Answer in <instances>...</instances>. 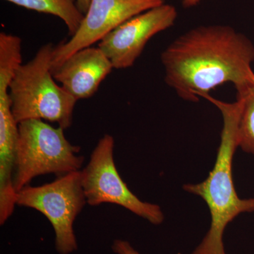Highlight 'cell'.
I'll use <instances>...</instances> for the list:
<instances>
[{
	"label": "cell",
	"instance_id": "obj_14",
	"mask_svg": "<svg viewBox=\"0 0 254 254\" xmlns=\"http://www.w3.org/2000/svg\"><path fill=\"white\" fill-rule=\"evenodd\" d=\"M204 0H182V5L185 8L194 7Z\"/></svg>",
	"mask_w": 254,
	"mask_h": 254
},
{
	"label": "cell",
	"instance_id": "obj_7",
	"mask_svg": "<svg viewBox=\"0 0 254 254\" xmlns=\"http://www.w3.org/2000/svg\"><path fill=\"white\" fill-rule=\"evenodd\" d=\"M163 4L165 0H91L77 31L69 41L55 47L52 70L78 50L99 43L127 20Z\"/></svg>",
	"mask_w": 254,
	"mask_h": 254
},
{
	"label": "cell",
	"instance_id": "obj_9",
	"mask_svg": "<svg viewBox=\"0 0 254 254\" xmlns=\"http://www.w3.org/2000/svg\"><path fill=\"white\" fill-rule=\"evenodd\" d=\"M113 68L102 50L91 46L78 50L53 73L55 81L79 100L93 96Z\"/></svg>",
	"mask_w": 254,
	"mask_h": 254
},
{
	"label": "cell",
	"instance_id": "obj_13",
	"mask_svg": "<svg viewBox=\"0 0 254 254\" xmlns=\"http://www.w3.org/2000/svg\"><path fill=\"white\" fill-rule=\"evenodd\" d=\"M76 2L81 12L84 15L86 14L89 7L91 0H76Z\"/></svg>",
	"mask_w": 254,
	"mask_h": 254
},
{
	"label": "cell",
	"instance_id": "obj_10",
	"mask_svg": "<svg viewBox=\"0 0 254 254\" xmlns=\"http://www.w3.org/2000/svg\"><path fill=\"white\" fill-rule=\"evenodd\" d=\"M13 4L38 12L61 18L71 36L77 31L84 18L76 0H6Z\"/></svg>",
	"mask_w": 254,
	"mask_h": 254
},
{
	"label": "cell",
	"instance_id": "obj_12",
	"mask_svg": "<svg viewBox=\"0 0 254 254\" xmlns=\"http://www.w3.org/2000/svg\"><path fill=\"white\" fill-rule=\"evenodd\" d=\"M112 250L116 254H141L132 247L129 242L123 240L114 241Z\"/></svg>",
	"mask_w": 254,
	"mask_h": 254
},
{
	"label": "cell",
	"instance_id": "obj_3",
	"mask_svg": "<svg viewBox=\"0 0 254 254\" xmlns=\"http://www.w3.org/2000/svg\"><path fill=\"white\" fill-rule=\"evenodd\" d=\"M54 45L47 43L34 58L16 70L9 86L11 111L16 123L31 120L58 123L66 130L72 125L78 100L58 85L53 76Z\"/></svg>",
	"mask_w": 254,
	"mask_h": 254
},
{
	"label": "cell",
	"instance_id": "obj_11",
	"mask_svg": "<svg viewBox=\"0 0 254 254\" xmlns=\"http://www.w3.org/2000/svg\"><path fill=\"white\" fill-rule=\"evenodd\" d=\"M242 102L238 124L239 148L254 155V83L237 91Z\"/></svg>",
	"mask_w": 254,
	"mask_h": 254
},
{
	"label": "cell",
	"instance_id": "obj_4",
	"mask_svg": "<svg viewBox=\"0 0 254 254\" xmlns=\"http://www.w3.org/2000/svg\"><path fill=\"white\" fill-rule=\"evenodd\" d=\"M17 150L13 176L16 193L35 177L55 174L58 177L79 171L84 157L81 148L66 139L61 127L55 128L43 120L18 124Z\"/></svg>",
	"mask_w": 254,
	"mask_h": 254
},
{
	"label": "cell",
	"instance_id": "obj_1",
	"mask_svg": "<svg viewBox=\"0 0 254 254\" xmlns=\"http://www.w3.org/2000/svg\"><path fill=\"white\" fill-rule=\"evenodd\" d=\"M165 83L192 103L231 83L237 91L254 83V44L228 25L191 28L162 52Z\"/></svg>",
	"mask_w": 254,
	"mask_h": 254
},
{
	"label": "cell",
	"instance_id": "obj_6",
	"mask_svg": "<svg viewBox=\"0 0 254 254\" xmlns=\"http://www.w3.org/2000/svg\"><path fill=\"white\" fill-rule=\"evenodd\" d=\"M114 147L113 136L105 134L92 152L88 165L81 170L87 203L91 206L120 205L153 225L163 223L165 215L161 208L140 200L120 177L114 161Z\"/></svg>",
	"mask_w": 254,
	"mask_h": 254
},
{
	"label": "cell",
	"instance_id": "obj_8",
	"mask_svg": "<svg viewBox=\"0 0 254 254\" xmlns=\"http://www.w3.org/2000/svg\"><path fill=\"white\" fill-rule=\"evenodd\" d=\"M177 11L163 4L127 20L98 43L114 68L125 69L134 65L148 42L160 32L173 26Z\"/></svg>",
	"mask_w": 254,
	"mask_h": 254
},
{
	"label": "cell",
	"instance_id": "obj_5",
	"mask_svg": "<svg viewBox=\"0 0 254 254\" xmlns=\"http://www.w3.org/2000/svg\"><path fill=\"white\" fill-rule=\"evenodd\" d=\"M87 203L81 173L71 172L50 183L25 187L17 193L16 205L35 209L48 218L55 232V245L59 254L78 250L73 222Z\"/></svg>",
	"mask_w": 254,
	"mask_h": 254
},
{
	"label": "cell",
	"instance_id": "obj_2",
	"mask_svg": "<svg viewBox=\"0 0 254 254\" xmlns=\"http://www.w3.org/2000/svg\"><path fill=\"white\" fill-rule=\"evenodd\" d=\"M203 98L221 113L223 126L215 165L202 182L187 184L183 190L199 196L210 210L211 221L206 235L191 254H227L223 243L225 229L242 213L254 212V198H241L232 177V162L238 143V124L242 102L227 103L210 94Z\"/></svg>",
	"mask_w": 254,
	"mask_h": 254
}]
</instances>
